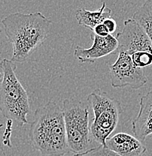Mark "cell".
<instances>
[{
    "mask_svg": "<svg viewBox=\"0 0 152 156\" xmlns=\"http://www.w3.org/2000/svg\"><path fill=\"white\" fill-rule=\"evenodd\" d=\"M2 24L12 45L11 60L22 63L48 38L52 21L41 12H16L6 16Z\"/></svg>",
    "mask_w": 152,
    "mask_h": 156,
    "instance_id": "obj_1",
    "label": "cell"
},
{
    "mask_svg": "<svg viewBox=\"0 0 152 156\" xmlns=\"http://www.w3.org/2000/svg\"><path fill=\"white\" fill-rule=\"evenodd\" d=\"M29 137L33 149L42 156H65L69 153L63 109L56 102L49 101L35 110Z\"/></svg>",
    "mask_w": 152,
    "mask_h": 156,
    "instance_id": "obj_2",
    "label": "cell"
},
{
    "mask_svg": "<svg viewBox=\"0 0 152 156\" xmlns=\"http://www.w3.org/2000/svg\"><path fill=\"white\" fill-rule=\"evenodd\" d=\"M0 67L3 73L0 81V112L5 118L20 126L27 124L30 113L29 96L16 75L17 66L11 59L3 58Z\"/></svg>",
    "mask_w": 152,
    "mask_h": 156,
    "instance_id": "obj_3",
    "label": "cell"
},
{
    "mask_svg": "<svg viewBox=\"0 0 152 156\" xmlns=\"http://www.w3.org/2000/svg\"><path fill=\"white\" fill-rule=\"evenodd\" d=\"M87 100L94 112V119L90 128L91 136L98 145L106 147V140L119 122L122 113L121 104L100 89L93 91Z\"/></svg>",
    "mask_w": 152,
    "mask_h": 156,
    "instance_id": "obj_4",
    "label": "cell"
},
{
    "mask_svg": "<svg viewBox=\"0 0 152 156\" xmlns=\"http://www.w3.org/2000/svg\"><path fill=\"white\" fill-rule=\"evenodd\" d=\"M62 109L70 152L78 155L96 147L92 144L87 108L81 107L70 99H65Z\"/></svg>",
    "mask_w": 152,
    "mask_h": 156,
    "instance_id": "obj_5",
    "label": "cell"
},
{
    "mask_svg": "<svg viewBox=\"0 0 152 156\" xmlns=\"http://www.w3.org/2000/svg\"><path fill=\"white\" fill-rule=\"evenodd\" d=\"M109 77L112 87L115 89H139L148 82L143 68L137 67L130 55L124 52H118L115 62L109 66Z\"/></svg>",
    "mask_w": 152,
    "mask_h": 156,
    "instance_id": "obj_6",
    "label": "cell"
},
{
    "mask_svg": "<svg viewBox=\"0 0 152 156\" xmlns=\"http://www.w3.org/2000/svg\"><path fill=\"white\" fill-rule=\"evenodd\" d=\"M117 51L132 56L139 52L152 53V43L145 30L133 18L124 22L123 30L116 35Z\"/></svg>",
    "mask_w": 152,
    "mask_h": 156,
    "instance_id": "obj_7",
    "label": "cell"
},
{
    "mask_svg": "<svg viewBox=\"0 0 152 156\" xmlns=\"http://www.w3.org/2000/svg\"><path fill=\"white\" fill-rule=\"evenodd\" d=\"M92 46L90 48H84L77 46L74 50V56L82 63H94L96 59L108 56L117 50L118 42L113 35L101 37L93 33Z\"/></svg>",
    "mask_w": 152,
    "mask_h": 156,
    "instance_id": "obj_8",
    "label": "cell"
},
{
    "mask_svg": "<svg viewBox=\"0 0 152 156\" xmlns=\"http://www.w3.org/2000/svg\"><path fill=\"white\" fill-rule=\"evenodd\" d=\"M106 147L119 156H143L147 150L138 138L124 132L109 136L106 140Z\"/></svg>",
    "mask_w": 152,
    "mask_h": 156,
    "instance_id": "obj_9",
    "label": "cell"
},
{
    "mask_svg": "<svg viewBox=\"0 0 152 156\" xmlns=\"http://www.w3.org/2000/svg\"><path fill=\"white\" fill-rule=\"evenodd\" d=\"M139 111L132 122L134 136L142 142L152 134V89L140 98Z\"/></svg>",
    "mask_w": 152,
    "mask_h": 156,
    "instance_id": "obj_10",
    "label": "cell"
},
{
    "mask_svg": "<svg viewBox=\"0 0 152 156\" xmlns=\"http://www.w3.org/2000/svg\"><path fill=\"white\" fill-rule=\"evenodd\" d=\"M112 11L102 2V7L96 11H87L84 9H78L76 13V18L80 26L93 31L94 27L102 23L106 19L112 17Z\"/></svg>",
    "mask_w": 152,
    "mask_h": 156,
    "instance_id": "obj_11",
    "label": "cell"
},
{
    "mask_svg": "<svg viewBox=\"0 0 152 156\" xmlns=\"http://www.w3.org/2000/svg\"><path fill=\"white\" fill-rule=\"evenodd\" d=\"M143 28L152 43V0H147L132 17Z\"/></svg>",
    "mask_w": 152,
    "mask_h": 156,
    "instance_id": "obj_12",
    "label": "cell"
},
{
    "mask_svg": "<svg viewBox=\"0 0 152 156\" xmlns=\"http://www.w3.org/2000/svg\"><path fill=\"white\" fill-rule=\"evenodd\" d=\"M133 63L139 68H145L152 65V53L139 52L130 56Z\"/></svg>",
    "mask_w": 152,
    "mask_h": 156,
    "instance_id": "obj_13",
    "label": "cell"
},
{
    "mask_svg": "<svg viewBox=\"0 0 152 156\" xmlns=\"http://www.w3.org/2000/svg\"><path fill=\"white\" fill-rule=\"evenodd\" d=\"M72 156H119L112 151L109 150L103 146H98L94 149H91L85 153L73 155Z\"/></svg>",
    "mask_w": 152,
    "mask_h": 156,
    "instance_id": "obj_14",
    "label": "cell"
},
{
    "mask_svg": "<svg viewBox=\"0 0 152 156\" xmlns=\"http://www.w3.org/2000/svg\"><path fill=\"white\" fill-rule=\"evenodd\" d=\"M94 32V34H95L96 35H99L101 37H106L108 35H109V32L108 31V29H106V26L104 25L103 23H102L99 24L96 27H94V29L92 31Z\"/></svg>",
    "mask_w": 152,
    "mask_h": 156,
    "instance_id": "obj_15",
    "label": "cell"
},
{
    "mask_svg": "<svg viewBox=\"0 0 152 156\" xmlns=\"http://www.w3.org/2000/svg\"><path fill=\"white\" fill-rule=\"evenodd\" d=\"M103 24L106 26V29H108L109 34H111V35H112L117 29V23L112 17L106 19L103 22Z\"/></svg>",
    "mask_w": 152,
    "mask_h": 156,
    "instance_id": "obj_16",
    "label": "cell"
},
{
    "mask_svg": "<svg viewBox=\"0 0 152 156\" xmlns=\"http://www.w3.org/2000/svg\"><path fill=\"white\" fill-rule=\"evenodd\" d=\"M2 77H3V73L0 72V81L2 80Z\"/></svg>",
    "mask_w": 152,
    "mask_h": 156,
    "instance_id": "obj_17",
    "label": "cell"
}]
</instances>
